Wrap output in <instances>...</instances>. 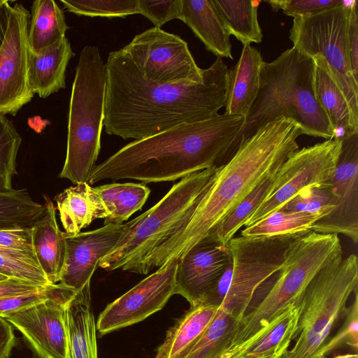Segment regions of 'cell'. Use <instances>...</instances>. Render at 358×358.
Masks as SVG:
<instances>
[{
    "label": "cell",
    "instance_id": "obj_45",
    "mask_svg": "<svg viewBox=\"0 0 358 358\" xmlns=\"http://www.w3.org/2000/svg\"><path fill=\"white\" fill-rule=\"evenodd\" d=\"M45 287L18 278H6L0 280V299L37 292Z\"/></svg>",
    "mask_w": 358,
    "mask_h": 358
},
{
    "label": "cell",
    "instance_id": "obj_48",
    "mask_svg": "<svg viewBox=\"0 0 358 358\" xmlns=\"http://www.w3.org/2000/svg\"><path fill=\"white\" fill-rule=\"evenodd\" d=\"M318 358H328L325 355H320ZM332 358H358L357 353H349L345 355H336Z\"/></svg>",
    "mask_w": 358,
    "mask_h": 358
},
{
    "label": "cell",
    "instance_id": "obj_19",
    "mask_svg": "<svg viewBox=\"0 0 358 358\" xmlns=\"http://www.w3.org/2000/svg\"><path fill=\"white\" fill-rule=\"evenodd\" d=\"M296 301L288 305L262 331L220 358H271L282 357L289 350L299 320Z\"/></svg>",
    "mask_w": 358,
    "mask_h": 358
},
{
    "label": "cell",
    "instance_id": "obj_38",
    "mask_svg": "<svg viewBox=\"0 0 358 358\" xmlns=\"http://www.w3.org/2000/svg\"><path fill=\"white\" fill-rule=\"evenodd\" d=\"M334 208L331 183L304 189L282 208L292 211L324 213Z\"/></svg>",
    "mask_w": 358,
    "mask_h": 358
},
{
    "label": "cell",
    "instance_id": "obj_41",
    "mask_svg": "<svg viewBox=\"0 0 358 358\" xmlns=\"http://www.w3.org/2000/svg\"><path fill=\"white\" fill-rule=\"evenodd\" d=\"M182 8V0H138V14L148 18L157 28L174 19L181 20Z\"/></svg>",
    "mask_w": 358,
    "mask_h": 358
},
{
    "label": "cell",
    "instance_id": "obj_14",
    "mask_svg": "<svg viewBox=\"0 0 358 358\" xmlns=\"http://www.w3.org/2000/svg\"><path fill=\"white\" fill-rule=\"evenodd\" d=\"M179 259H173L107 305L96 323L101 336L144 320L162 309L176 294Z\"/></svg>",
    "mask_w": 358,
    "mask_h": 358
},
{
    "label": "cell",
    "instance_id": "obj_7",
    "mask_svg": "<svg viewBox=\"0 0 358 358\" xmlns=\"http://www.w3.org/2000/svg\"><path fill=\"white\" fill-rule=\"evenodd\" d=\"M358 285L355 254L333 258L313 277L296 303L299 309L295 344L282 358H318L347 301Z\"/></svg>",
    "mask_w": 358,
    "mask_h": 358
},
{
    "label": "cell",
    "instance_id": "obj_15",
    "mask_svg": "<svg viewBox=\"0 0 358 358\" xmlns=\"http://www.w3.org/2000/svg\"><path fill=\"white\" fill-rule=\"evenodd\" d=\"M341 151L331 185L334 208L316 221L312 230L343 234L358 241V133L341 138Z\"/></svg>",
    "mask_w": 358,
    "mask_h": 358
},
{
    "label": "cell",
    "instance_id": "obj_1",
    "mask_svg": "<svg viewBox=\"0 0 358 358\" xmlns=\"http://www.w3.org/2000/svg\"><path fill=\"white\" fill-rule=\"evenodd\" d=\"M105 69L103 127L125 140L210 119L225 105L228 68L221 58L199 83L149 80L121 49L108 53Z\"/></svg>",
    "mask_w": 358,
    "mask_h": 358
},
{
    "label": "cell",
    "instance_id": "obj_5",
    "mask_svg": "<svg viewBox=\"0 0 358 358\" xmlns=\"http://www.w3.org/2000/svg\"><path fill=\"white\" fill-rule=\"evenodd\" d=\"M106 69L99 48L85 45L79 53L72 84L66 154L59 178L89 183L101 148Z\"/></svg>",
    "mask_w": 358,
    "mask_h": 358
},
{
    "label": "cell",
    "instance_id": "obj_43",
    "mask_svg": "<svg viewBox=\"0 0 358 358\" xmlns=\"http://www.w3.org/2000/svg\"><path fill=\"white\" fill-rule=\"evenodd\" d=\"M0 250L26 255L39 266L32 244L31 228L0 229Z\"/></svg>",
    "mask_w": 358,
    "mask_h": 358
},
{
    "label": "cell",
    "instance_id": "obj_9",
    "mask_svg": "<svg viewBox=\"0 0 358 358\" xmlns=\"http://www.w3.org/2000/svg\"><path fill=\"white\" fill-rule=\"evenodd\" d=\"M349 5L345 1L317 13L293 18L289 38L293 48L321 64L343 94L358 122V81L348 50Z\"/></svg>",
    "mask_w": 358,
    "mask_h": 358
},
{
    "label": "cell",
    "instance_id": "obj_2",
    "mask_svg": "<svg viewBox=\"0 0 358 358\" xmlns=\"http://www.w3.org/2000/svg\"><path fill=\"white\" fill-rule=\"evenodd\" d=\"M299 124L281 118L266 124L221 166H216L189 220L155 248L138 268L148 274L166 262L180 259L206 238L254 189L275 173L299 150Z\"/></svg>",
    "mask_w": 358,
    "mask_h": 358
},
{
    "label": "cell",
    "instance_id": "obj_39",
    "mask_svg": "<svg viewBox=\"0 0 358 358\" xmlns=\"http://www.w3.org/2000/svg\"><path fill=\"white\" fill-rule=\"evenodd\" d=\"M345 321L336 335L327 340L319 352L326 355L343 345H348L357 352L358 348V292L354 291V299L345 313Z\"/></svg>",
    "mask_w": 358,
    "mask_h": 358
},
{
    "label": "cell",
    "instance_id": "obj_47",
    "mask_svg": "<svg viewBox=\"0 0 358 358\" xmlns=\"http://www.w3.org/2000/svg\"><path fill=\"white\" fill-rule=\"evenodd\" d=\"M9 1L0 0V45L3 40L7 18V8Z\"/></svg>",
    "mask_w": 358,
    "mask_h": 358
},
{
    "label": "cell",
    "instance_id": "obj_22",
    "mask_svg": "<svg viewBox=\"0 0 358 358\" xmlns=\"http://www.w3.org/2000/svg\"><path fill=\"white\" fill-rule=\"evenodd\" d=\"M74 56L66 37L38 54L30 51L29 81L34 94L44 99L65 88L67 66Z\"/></svg>",
    "mask_w": 358,
    "mask_h": 358
},
{
    "label": "cell",
    "instance_id": "obj_28",
    "mask_svg": "<svg viewBox=\"0 0 358 358\" xmlns=\"http://www.w3.org/2000/svg\"><path fill=\"white\" fill-rule=\"evenodd\" d=\"M63 10L54 0L32 2L28 28L30 51L38 54L66 38L69 29Z\"/></svg>",
    "mask_w": 358,
    "mask_h": 358
},
{
    "label": "cell",
    "instance_id": "obj_13",
    "mask_svg": "<svg viewBox=\"0 0 358 358\" xmlns=\"http://www.w3.org/2000/svg\"><path fill=\"white\" fill-rule=\"evenodd\" d=\"M30 13L10 1L0 45V115L15 116L34 94L29 81L28 28Z\"/></svg>",
    "mask_w": 358,
    "mask_h": 358
},
{
    "label": "cell",
    "instance_id": "obj_23",
    "mask_svg": "<svg viewBox=\"0 0 358 358\" xmlns=\"http://www.w3.org/2000/svg\"><path fill=\"white\" fill-rule=\"evenodd\" d=\"M218 58L233 59L229 34L211 0H182V20Z\"/></svg>",
    "mask_w": 358,
    "mask_h": 358
},
{
    "label": "cell",
    "instance_id": "obj_34",
    "mask_svg": "<svg viewBox=\"0 0 358 358\" xmlns=\"http://www.w3.org/2000/svg\"><path fill=\"white\" fill-rule=\"evenodd\" d=\"M275 174L254 189L206 238L226 245L271 192Z\"/></svg>",
    "mask_w": 358,
    "mask_h": 358
},
{
    "label": "cell",
    "instance_id": "obj_3",
    "mask_svg": "<svg viewBox=\"0 0 358 358\" xmlns=\"http://www.w3.org/2000/svg\"><path fill=\"white\" fill-rule=\"evenodd\" d=\"M245 117L226 113L135 140L94 167L89 184L132 179L145 185L175 181L225 157Z\"/></svg>",
    "mask_w": 358,
    "mask_h": 358
},
{
    "label": "cell",
    "instance_id": "obj_32",
    "mask_svg": "<svg viewBox=\"0 0 358 358\" xmlns=\"http://www.w3.org/2000/svg\"><path fill=\"white\" fill-rule=\"evenodd\" d=\"M325 215L280 209L246 227L241 231V236L259 237L306 232L312 230L316 221Z\"/></svg>",
    "mask_w": 358,
    "mask_h": 358
},
{
    "label": "cell",
    "instance_id": "obj_21",
    "mask_svg": "<svg viewBox=\"0 0 358 358\" xmlns=\"http://www.w3.org/2000/svg\"><path fill=\"white\" fill-rule=\"evenodd\" d=\"M263 58L255 47L244 45L238 62L227 73L224 113L245 117L252 105L259 86Z\"/></svg>",
    "mask_w": 358,
    "mask_h": 358
},
{
    "label": "cell",
    "instance_id": "obj_20",
    "mask_svg": "<svg viewBox=\"0 0 358 358\" xmlns=\"http://www.w3.org/2000/svg\"><path fill=\"white\" fill-rule=\"evenodd\" d=\"M44 212L31 227L32 244L40 268L50 284L59 282L66 257V241L56 219V209L43 194Z\"/></svg>",
    "mask_w": 358,
    "mask_h": 358
},
{
    "label": "cell",
    "instance_id": "obj_29",
    "mask_svg": "<svg viewBox=\"0 0 358 358\" xmlns=\"http://www.w3.org/2000/svg\"><path fill=\"white\" fill-rule=\"evenodd\" d=\"M106 211L104 225L122 224L148 200L150 189L143 183H110L93 187Z\"/></svg>",
    "mask_w": 358,
    "mask_h": 358
},
{
    "label": "cell",
    "instance_id": "obj_26",
    "mask_svg": "<svg viewBox=\"0 0 358 358\" xmlns=\"http://www.w3.org/2000/svg\"><path fill=\"white\" fill-rule=\"evenodd\" d=\"M60 221L68 235H75L95 219L106 218V211L93 187L87 182L69 187L55 197Z\"/></svg>",
    "mask_w": 358,
    "mask_h": 358
},
{
    "label": "cell",
    "instance_id": "obj_49",
    "mask_svg": "<svg viewBox=\"0 0 358 358\" xmlns=\"http://www.w3.org/2000/svg\"><path fill=\"white\" fill-rule=\"evenodd\" d=\"M5 278H6V277H5L4 275L0 274V280H3Z\"/></svg>",
    "mask_w": 358,
    "mask_h": 358
},
{
    "label": "cell",
    "instance_id": "obj_6",
    "mask_svg": "<svg viewBox=\"0 0 358 358\" xmlns=\"http://www.w3.org/2000/svg\"><path fill=\"white\" fill-rule=\"evenodd\" d=\"M215 168L181 178L155 206L125 223L119 241L98 266L136 273L148 256L189 220Z\"/></svg>",
    "mask_w": 358,
    "mask_h": 358
},
{
    "label": "cell",
    "instance_id": "obj_12",
    "mask_svg": "<svg viewBox=\"0 0 358 358\" xmlns=\"http://www.w3.org/2000/svg\"><path fill=\"white\" fill-rule=\"evenodd\" d=\"M143 76L158 83H199L203 78L188 45L179 36L152 27L121 49Z\"/></svg>",
    "mask_w": 358,
    "mask_h": 358
},
{
    "label": "cell",
    "instance_id": "obj_46",
    "mask_svg": "<svg viewBox=\"0 0 358 358\" xmlns=\"http://www.w3.org/2000/svg\"><path fill=\"white\" fill-rule=\"evenodd\" d=\"M15 343L12 325L0 317V358H9Z\"/></svg>",
    "mask_w": 358,
    "mask_h": 358
},
{
    "label": "cell",
    "instance_id": "obj_37",
    "mask_svg": "<svg viewBox=\"0 0 358 358\" xmlns=\"http://www.w3.org/2000/svg\"><path fill=\"white\" fill-rule=\"evenodd\" d=\"M0 274L38 285H50L40 266L30 257L22 254L0 250Z\"/></svg>",
    "mask_w": 358,
    "mask_h": 358
},
{
    "label": "cell",
    "instance_id": "obj_11",
    "mask_svg": "<svg viewBox=\"0 0 358 358\" xmlns=\"http://www.w3.org/2000/svg\"><path fill=\"white\" fill-rule=\"evenodd\" d=\"M341 146V138L336 137L292 153L275 173L271 192L244 226H250L282 209L304 189L331 184Z\"/></svg>",
    "mask_w": 358,
    "mask_h": 358
},
{
    "label": "cell",
    "instance_id": "obj_30",
    "mask_svg": "<svg viewBox=\"0 0 358 358\" xmlns=\"http://www.w3.org/2000/svg\"><path fill=\"white\" fill-rule=\"evenodd\" d=\"M229 34L243 45L259 43L263 38L257 17L260 1L211 0Z\"/></svg>",
    "mask_w": 358,
    "mask_h": 358
},
{
    "label": "cell",
    "instance_id": "obj_33",
    "mask_svg": "<svg viewBox=\"0 0 358 358\" xmlns=\"http://www.w3.org/2000/svg\"><path fill=\"white\" fill-rule=\"evenodd\" d=\"M43 212L44 206L34 201L27 189L0 193V229L31 228Z\"/></svg>",
    "mask_w": 358,
    "mask_h": 358
},
{
    "label": "cell",
    "instance_id": "obj_10",
    "mask_svg": "<svg viewBox=\"0 0 358 358\" xmlns=\"http://www.w3.org/2000/svg\"><path fill=\"white\" fill-rule=\"evenodd\" d=\"M303 233L233 237L227 244L232 272L219 308L241 320L257 288L280 271L291 245Z\"/></svg>",
    "mask_w": 358,
    "mask_h": 358
},
{
    "label": "cell",
    "instance_id": "obj_35",
    "mask_svg": "<svg viewBox=\"0 0 358 358\" xmlns=\"http://www.w3.org/2000/svg\"><path fill=\"white\" fill-rule=\"evenodd\" d=\"M22 137L13 122L0 115V193L12 192L17 172V157Z\"/></svg>",
    "mask_w": 358,
    "mask_h": 358
},
{
    "label": "cell",
    "instance_id": "obj_31",
    "mask_svg": "<svg viewBox=\"0 0 358 358\" xmlns=\"http://www.w3.org/2000/svg\"><path fill=\"white\" fill-rule=\"evenodd\" d=\"M241 320L219 308L215 317L185 358H220L231 346Z\"/></svg>",
    "mask_w": 358,
    "mask_h": 358
},
{
    "label": "cell",
    "instance_id": "obj_8",
    "mask_svg": "<svg viewBox=\"0 0 358 358\" xmlns=\"http://www.w3.org/2000/svg\"><path fill=\"white\" fill-rule=\"evenodd\" d=\"M343 254L338 235L310 230L291 245L278 277L263 299L241 321L230 352L263 330L288 305L296 301L318 273Z\"/></svg>",
    "mask_w": 358,
    "mask_h": 358
},
{
    "label": "cell",
    "instance_id": "obj_50",
    "mask_svg": "<svg viewBox=\"0 0 358 358\" xmlns=\"http://www.w3.org/2000/svg\"><path fill=\"white\" fill-rule=\"evenodd\" d=\"M271 358H282V357H271Z\"/></svg>",
    "mask_w": 358,
    "mask_h": 358
},
{
    "label": "cell",
    "instance_id": "obj_18",
    "mask_svg": "<svg viewBox=\"0 0 358 358\" xmlns=\"http://www.w3.org/2000/svg\"><path fill=\"white\" fill-rule=\"evenodd\" d=\"M227 245L205 238L194 245L178 261L176 294L190 306L201 303L214 289L231 262Z\"/></svg>",
    "mask_w": 358,
    "mask_h": 358
},
{
    "label": "cell",
    "instance_id": "obj_4",
    "mask_svg": "<svg viewBox=\"0 0 358 358\" xmlns=\"http://www.w3.org/2000/svg\"><path fill=\"white\" fill-rule=\"evenodd\" d=\"M315 66L313 58L293 47L271 62H263L257 96L225 157L229 159L260 128L281 118L299 124L302 134L326 140L336 138L315 96Z\"/></svg>",
    "mask_w": 358,
    "mask_h": 358
},
{
    "label": "cell",
    "instance_id": "obj_40",
    "mask_svg": "<svg viewBox=\"0 0 358 358\" xmlns=\"http://www.w3.org/2000/svg\"><path fill=\"white\" fill-rule=\"evenodd\" d=\"M70 287L61 283L50 284L41 291L0 299V317L5 318L13 313L24 310L47 299L57 296Z\"/></svg>",
    "mask_w": 358,
    "mask_h": 358
},
{
    "label": "cell",
    "instance_id": "obj_44",
    "mask_svg": "<svg viewBox=\"0 0 358 358\" xmlns=\"http://www.w3.org/2000/svg\"><path fill=\"white\" fill-rule=\"evenodd\" d=\"M357 1L349 5L348 14V50L351 70L355 79L358 81V10Z\"/></svg>",
    "mask_w": 358,
    "mask_h": 358
},
{
    "label": "cell",
    "instance_id": "obj_17",
    "mask_svg": "<svg viewBox=\"0 0 358 358\" xmlns=\"http://www.w3.org/2000/svg\"><path fill=\"white\" fill-rule=\"evenodd\" d=\"M124 227V224H108L75 235L64 232L66 251L59 283L76 293L90 292L91 279L99 262L117 243Z\"/></svg>",
    "mask_w": 358,
    "mask_h": 358
},
{
    "label": "cell",
    "instance_id": "obj_16",
    "mask_svg": "<svg viewBox=\"0 0 358 358\" xmlns=\"http://www.w3.org/2000/svg\"><path fill=\"white\" fill-rule=\"evenodd\" d=\"M76 294L70 288L57 296L4 319L22 333L38 358H65L67 343L65 309Z\"/></svg>",
    "mask_w": 358,
    "mask_h": 358
},
{
    "label": "cell",
    "instance_id": "obj_27",
    "mask_svg": "<svg viewBox=\"0 0 358 358\" xmlns=\"http://www.w3.org/2000/svg\"><path fill=\"white\" fill-rule=\"evenodd\" d=\"M314 90L316 99L327 115L336 137L358 133V122L352 116L342 92L327 71L315 62Z\"/></svg>",
    "mask_w": 358,
    "mask_h": 358
},
{
    "label": "cell",
    "instance_id": "obj_25",
    "mask_svg": "<svg viewBox=\"0 0 358 358\" xmlns=\"http://www.w3.org/2000/svg\"><path fill=\"white\" fill-rule=\"evenodd\" d=\"M219 308L199 303L190 308L166 332L155 358H185L215 317Z\"/></svg>",
    "mask_w": 358,
    "mask_h": 358
},
{
    "label": "cell",
    "instance_id": "obj_42",
    "mask_svg": "<svg viewBox=\"0 0 358 358\" xmlns=\"http://www.w3.org/2000/svg\"><path fill=\"white\" fill-rule=\"evenodd\" d=\"M274 11L282 10L287 16L295 17L320 13L337 6L342 0H267Z\"/></svg>",
    "mask_w": 358,
    "mask_h": 358
},
{
    "label": "cell",
    "instance_id": "obj_24",
    "mask_svg": "<svg viewBox=\"0 0 358 358\" xmlns=\"http://www.w3.org/2000/svg\"><path fill=\"white\" fill-rule=\"evenodd\" d=\"M91 292L76 293L65 309V358H98L96 326Z\"/></svg>",
    "mask_w": 358,
    "mask_h": 358
},
{
    "label": "cell",
    "instance_id": "obj_36",
    "mask_svg": "<svg viewBox=\"0 0 358 358\" xmlns=\"http://www.w3.org/2000/svg\"><path fill=\"white\" fill-rule=\"evenodd\" d=\"M64 8L77 15L122 17L138 14V0H61Z\"/></svg>",
    "mask_w": 358,
    "mask_h": 358
}]
</instances>
